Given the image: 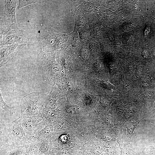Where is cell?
I'll use <instances>...</instances> for the list:
<instances>
[{
	"label": "cell",
	"instance_id": "cell-3",
	"mask_svg": "<svg viewBox=\"0 0 155 155\" xmlns=\"http://www.w3.org/2000/svg\"><path fill=\"white\" fill-rule=\"evenodd\" d=\"M37 63L42 77L48 83L52 84L57 81L61 68L55 61L54 54L46 53L41 51L38 55Z\"/></svg>",
	"mask_w": 155,
	"mask_h": 155
},
{
	"label": "cell",
	"instance_id": "cell-6",
	"mask_svg": "<svg viewBox=\"0 0 155 155\" xmlns=\"http://www.w3.org/2000/svg\"><path fill=\"white\" fill-rule=\"evenodd\" d=\"M20 121L26 131L31 136H34L45 126V121L42 117L31 118L21 117Z\"/></svg>",
	"mask_w": 155,
	"mask_h": 155
},
{
	"label": "cell",
	"instance_id": "cell-17",
	"mask_svg": "<svg viewBox=\"0 0 155 155\" xmlns=\"http://www.w3.org/2000/svg\"><path fill=\"white\" fill-rule=\"evenodd\" d=\"M94 152L96 154H100L103 151V149L100 146H97L94 149Z\"/></svg>",
	"mask_w": 155,
	"mask_h": 155
},
{
	"label": "cell",
	"instance_id": "cell-5",
	"mask_svg": "<svg viewBox=\"0 0 155 155\" xmlns=\"http://www.w3.org/2000/svg\"><path fill=\"white\" fill-rule=\"evenodd\" d=\"M28 33L19 28L11 30L0 38V47L13 45H25L29 40Z\"/></svg>",
	"mask_w": 155,
	"mask_h": 155
},
{
	"label": "cell",
	"instance_id": "cell-7",
	"mask_svg": "<svg viewBox=\"0 0 155 155\" xmlns=\"http://www.w3.org/2000/svg\"><path fill=\"white\" fill-rule=\"evenodd\" d=\"M24 45H13L0 47V67L14 57Z\"/></svg>",
	"mask_w": 155,
	"mask_h": 155
},
{
	"label": "cell",
	"instance_id": "cell-18",
	"mask_svg": "<svg viewBox=\"0 0 155 155\" xmlns=\"http://www.w3.org/2000/svg\"><path fill=\"white\" fill-rule=\"evenodd\" d=\"M155 96V92L154 91H149L147 93V97L148 99H152Z\"/></svg>",
	"mask_w": 155,
	"mask_h": 155
},
{
	"label": "cell",
	"instance_id": "cell-10",
	"mask_svg": "<svg viewBox=\"0 0 155 155\" xmlns=\"http://www.w3.org/2000/svg\"><path fill=\"white\" fill-rule=\"evenodd\" d=\"M43 1L41 0H20L19 1V4L17 9H19L22 7L30 4L41 2Z\"/></svg>",
	"mask_w": 155,
	"mask_h": 155
},
{
	"label": "cell",
	"instance_id": "cell-19",
	"mask_svg": "<svg viewBox=\"0 0 155 155\" xmlns=\"http://www.w3.org/2000/svg\"><path fill=\"white\" fill-rule=\"evenodd\" d=\"M64 122H61L58 123L56 127V129L58 131H61L64 128Z\"/></svg>",
	"mask_w": 155,
	"mask_h": 155
},
{
	"label": "cell",
	"instance_id": "cell-15",
	"mask_svg": "<svg viewBox=\"0 0 155 155\" xmlns=\"http://www.w3.org/2000/svg\"><path fill=\"white\" fill-rule=\"evenodd\" d=\"M131 89V86L130 84L127 82H124L123 85L122 90L124 93L128 92Z\"/></svg>",
	"mask_w": 155,
	"mask_h": 155
},
{
	"label": "cell",
	"instance_id": "cell-13",
	"mask_svg": "<svg viewBox=\"0 0 155 155\" xmlns=\"http://www.w3.org/2000/svg\"><path fill=\"white\" fill-rule=\"evenodd\" d=\"M152 79V74L150 73L147 74L145 76L143 83V84L147 86L149 85Z\"/></svg>",
	"mask_w": 155,
	"mask_h": 155
},
{
	"label": "cell",
	"instance_id": "cell-9",
	"mask_svg": "<svg viewBox=\"0 0 155 155\" xmlns=\"http://www.w3.org/2000/svg\"><path fill=\"white\" fill-rule=\"evenodd\" d=\"M0 107L7 113L10 114H13L15 113L16 109L13 107L9 106L3 99L1 92L0 94Z\"/></svg>",
	"mask_w": 155,
	"mask_h": 155
},
{
	"label": "cell",
	"instance_id": "cell-4",
	"mask_svg": "<svg viewBox=\"0 0 155 155\" xmlns=\"http://www.w3.org/2000/svg\"><path fill=\"white\" fill-rule=\"evenodd\" d=\"M63 35L51 27L43 30L39 33L38 37L41 51L45 53L57 49L61 42V37Z\"/></svg>",
	"mask_w": 155,
	"mask_h": 155
},
{
	"label": "cell",
	"instance_id": "cell-22",
	"mask_svg": "<svg viewBox=\"0 0 155 155\" xmlns=\"http://www.w3.org/2000/svg\"><path fill=\"white\" fill-rule=\"evenodd\" d=\"M86 155H92V154L90 153H88L86 154Z\"/></svg>",
	"mask_w": 155,
	"mask_h": 155
},
{
	"label": "cell",
	"instance_id": "cell-20",
	"mask_svg": "<svg viewBox=\"0 0 155 155\" xmlns=\"http://www.w3.org/2000/svg\"><path fill=\"white\" fill-rule=\"evenodd\" d=\"M134 68L131 65H129V66L128 72L131 75H132L134 73Z\"/></svg>",
	"mask_w": 155,
	"mask_h": 155
},
{
	"label": "cell",
	"instance_id": "cell-12",
	"mask_svg": "<svg viewBox=\"0 0 155 155\" xmlns=\"http://www.w3.org/2000/svg\"><path fill=\"white\" fill-rule=\"evenodd\" d=\"M143 152L147 155H155V148L153 146L146 148Z\"/></svg>",
	"mask_w": 155,
	"mask_h": 155
},
{
	"label": "cell",
	"instance_id": "cell-11",
	"mask_svg": "<svg viewBox=\"0 0 155 155\" xmlns=\"http://www.w3.org/2000/svg\"><path fill=\"white\" fill-rule=\"evenodd\" d=\"M21 149L20 148H15V147H14L12 150L8 151L5 155H22V151Z\"/></svg>",
	"mask_w": 155,
	"mask_h": 155
},
{
	"label": "cell",
	"instance_id": "cell-1",
	"mask_svg": "<svg viewBox=\"0 0 155 155\" xmlns=\"http://www.w3.org/2000/svg\"><path fill=\"white\" fill-rule=\"evenodd\" d=\"M0 144L25 145L32 137L22 126L20 118L3 126L0 125Z\"/></svg>",
	"mask_w": 155,
	"mask_h": 155
},
{
	"label": "cell",
	"instance_id": "cell-14",
	"mask_svg": "<svg viewBox=\"0 0 155 155\" xmlns=\"http://www.w3.org/2000/svg\"><path fill=\"white\" fill-rule=\"evenodd\" d=\"M121 155H137V154L132 150L126 148L121 149Z\"/></svg>",
	"mask_w": 155,
	"mask_h": 155
},
{
	"label": "cell",
	"instance_id": "cell-2",
	"mask_svg": "<svg viewBox=\"0 0 155 155\" xmlns=\"http://www.w3.org/2000/svg\"><path fill=\"white\" fill-rule=\"evenodd\" d=\"M48 95V93L34 92L24 96L21 103V117H42Z\"/></svg>",
	"mask_w": 155,
	"mask_h": 155
},
{
	"label": "cell",
	"instance_id": "cell-16",
	"mask_svg": "<svg viewBox=\"0 0 155 155\" xmlns=\"http://www.w3.org/2000/svg\"><path fill=\"white\" fill-rule=\"evenodd\" d=\"M143 70L142 68H137L135 71V75L137 78H140L143 75Z\"/></svg>",
	"mask_w": 155,
	"mask_h": 155
},
{
	"label": "cell",
	"instance_id": "cell-8",
	"mask_svg": "<svg viewBox=\"0 0 155 155\" xmlns=\"http://www.w3.org/2000/svg\"><path fill=\"white\" fill-rule=\"evenodd\" d=\"M16 3V0H5L4 16L0 19L7 23L17 25L15 15Z\"/></svg>",
	"mask_w": 155,
	"mask_h": 155
},
{
	"label": "cell",
	"instance_id": "cell-21",
	"mask_svg": "<svg viewBox=\"0 0 155 155\" xmlns=\"http://www.w3.org/2000/svg\"><path fill=\"white\" fill-rule=\"evenodd\" d=\"M100 155H109V154L108 153H106L102 154Z\"/></svg>",
	"mask_w": 155,
	"mask_h": 155
}]
</instances>
